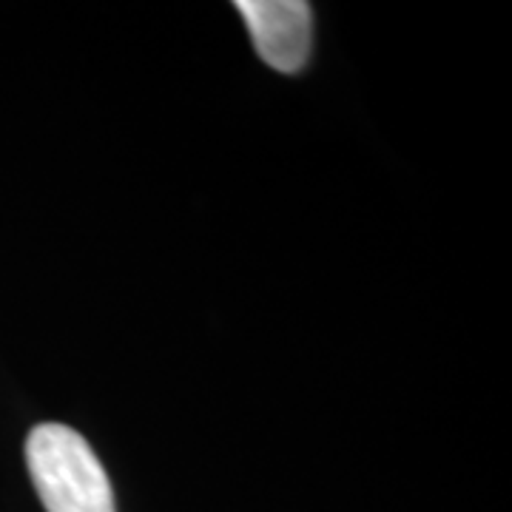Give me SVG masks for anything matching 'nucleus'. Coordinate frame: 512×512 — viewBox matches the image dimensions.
<instances>
[{
    "label": "nucleus",
    "mask_w": 512,
    "mask_h": 512,
    "mask_svg": "<svg viewBox=\"0 0 512 512\" xmlns=\"http://www.w3.org/2000/svg\"><path fill=\"white\" fill-rule=\"evenodd\" d=\"M26 461L46 512H117L109 476L92 444L66 424H37Z\"/></svg>",
    "instance_id": "nucleus-1"
},
{
    "label": "nucleus",
    "mask_w": 512,
    "mask_h": 512,
    "mask_svg": "<svg viewBox=\"0 0 512 512\" xmlns=\"http://www.w3.org/2000/svg\"><path fill=\"white\" fill-rule=\"evenodd\" d=\"M259 57L276 72L296 74L311 55L313 15L305 0H237Z\"/></svg>",
    "instance_id": "nucleus-2"
}]
</instances>
